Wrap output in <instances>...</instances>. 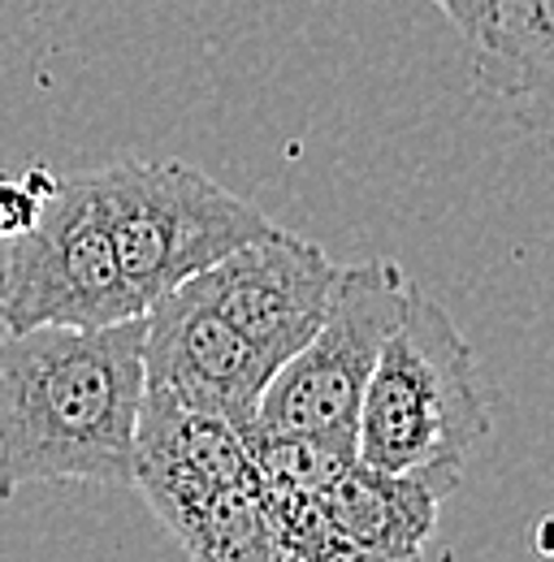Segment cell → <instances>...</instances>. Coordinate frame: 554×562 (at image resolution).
I'll return each instance as SVG.
<instances>
[{
  "label": "cell",
  "instance_id": "obj_8",
  "mask_svg": "<svg viewBox=\"0 0 554 562\" xmlns=\"http://www.w3.org/2000/svg\"><path fill=\"white\" fill-rule=\"evenodd\" d=\"M252 481L261 476L243 428L143 390L131 485L147 497L169 532H178L208 497Z\"/></svg>",
  "mask_w": 554,
  "mask_h": 562
},
{
  "label": "cell",
  "instance_id": "obj_6",
  "mask_svg": "<svg viewBox=\"0 0 554 562\" xmlns=\"http://www.w3.org/2000/svg\"><path fill=\"white\" fill-rule=\"evenodd\" d=\"M277 363L256 351L191 285L143 312V390L234 428H252Z\"/></svg>",
  "mask_w": 554,
  "mask_h": 562
},
{
  "label": "cell",
  "instance_id": "obj_10",
  "mask_svg": "<svg viewBox=\"0 0 554 562\" xmlns=\"http://www.w3.org/2000/svg\"><path fill=\"white\" fill-rule=\"evenodd\" d=\"M330 519L346 537L386 562H420V550L437 519V493L408 476H386L359 459L321 493Z\"/></svg>",
  "mask_w": 554,
  "mask_h": 562
},
{
  "label": "cell",
  "instance_id": "obj_5",
  "mask_svg": "<svg viewBox=\"0 0 554 562\" xmlns=\"http://www.w3.org/2000/svg\"><path fill=\"white\" fill-rule=\"evenodd\" d=\"M143 316V303L118 265L91 173L62 178L40 221L4 247L0 325L4 334L74 325L100 329Z\"/></svg>",
  "mask_w": 554,
  "mask_h": 562
},
{
  "label": "cell",
  "instance_id": "obj_3",
  "mask_svg": "<svg viewBox=\"0 0 554 562\" xmlns=\"http://www.w3.org/2000/svg\"><path fill=\"white\" fill-rule=\"evenodd\" d=\"M118 265L143 312L182 281L212 269L234 247L277 229L256 204L239 200L182 160H118L91 173Z\"/></svg>",
  "mask_w": 554,
  "mask_h": 562
},
{
  "label": "cell",
  "instance_id": "obj_4",
  "mask_svg": "<svg viewBox=\"0 0 554 562\" xmlns=\"http://www.w3.org/2000/svg\"><path fill=\"white\" fill-rule=\"evenodd\" d=\"M408 299L412 281L395 260L343 265L317 334L269 376L252 428L308 437L355 454V420L368 376Z\"/></svg>",
  "mask_w": 554,
  "mask_h": 562
},
{
  "label": "cell",
  "instance_id": "obj_2",
  "mask_svg": "<svg viewBox=\"0 0 554 562\" xmlns=\"http://www.w3.org/2000/svg\"><path fill=\"white\" fill-rule=\"evenodd\" d=\"M485 432L489 403L477 351L433 299L412 290L368 376L355 420V459L451 497Z\"/></svg>",
  "mask_w": 554,
  "mask_h": 562
},
{
  "label": "cell",
  "instance_id": "obj_1",
  "mask_svg": "<svg viewBox=\"0 0 554 562\" xmlns=\"http://www.w3.org/2000/svg\"><path fill=\"white\" fill-rule=\"evenodd\" d=\"M143 316L0 338V502L22 485H131Z\"/></svg>",
  "mask_w": 554,
  "mask_h": 562
},
{
  "label": "cell",
  "instance_id": "obj_14",
  "mask_svg": "<svg viewBox=\"0 0 554 562\" xmlns=\"http://www.w3.org/2000/svg\"><path fill=\"white\" fill-rule=\"evenodd\" d=\"M442 9V18L464 35V44L473 53H481L485 44L494 40L498 26V0H433Z\"/></svg>",
  "mask_w": 554,
  "mask_h": 562
},
{
  "label": "cell",
  "instance_id": "obj_9",
  "mask_svg": "<svg viewBox=\"0 0 554 562\" xmlns=\"http://www.w3.org/2000/svg\"><path fill=\"white\" fill-rule=\"evenodd\" d=\"M477 91L554 147V0H498V26L473 53Z\"/></svg>",
  "mask_w": 554,
  "mask_h": 562
},
{
  "label": "cell",
  "instance_id": "obj_11",
  "mask_svg": "<svg viewBox=\"0 0 554 562\" xmlns=\"http://www.w3.org/2000/svg\"><path fill=\"white\" fill-rule=\"evenodd\" d=\"M174 537L196 562H274V524L261 481L208 497Z\"/></svg>",
  "mask_w": 554,
  "mask_h": 562
},
{
  "label": "cell",
  "instance_id": "obj_13",
  "mask_svg": "<svg viewBox=\"0 0 554 562\" xmlns=\"http://www.w3.org/2000/svg\"><path fill=\"white\" fill-rule=\"evenodd\" d=\"M62 178L44 165H31L26 173H0V247H9L13 238H22L44 204L57 195Z\"/></svg>",
  "mask_w": 554,
  "mask_h": 562
},
{
  "label": "cell",
  "instance_id": "obj_7",
  "mask_svg": "<svg viewBox=\"0 0 554 562\" xmlns=\"http://www.w3.org/2000/svg\"><path fill=\"white\" fill-rule=\"evenodd\" d=\"M339 269L343 265L330 260L317 243L277 225L182 285H191L217 316H225L256 351L281 368L317 334Z\"/></svg>",
  "mask_w": 554,
  "mask_h": 562
},
{
  "label": "cell",
  "instance_id": "obj_12",
  "mask_svg": "<svg viewBox=\"0 0 554 562\" xmlns=\"http://www.w3.org/2000/svg\"><path fill=\"white\" fill-rule=\"evenodd\" d=\"M274 524V562H386L359 550L330 519L321 493L261 490Z\"/></svg>",
  "mask_w": 554,
  "mask_h": 562
}]
</instances>
